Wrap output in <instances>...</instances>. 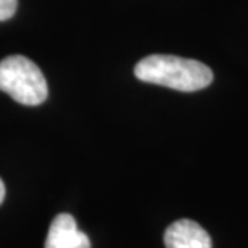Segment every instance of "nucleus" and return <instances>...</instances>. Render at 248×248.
Listing matches in <instances>:
<instances>
[{
    "instance_id": "nucleus-1",
    "label": "nucleus",
    "mask_w": 248,
    "mask_h": 248,
    "mask_svg": "<svg viewBox=\"0 0 248 248\" xmlns=\"http://www.w3.org/2000/svg\"><path fill=\"white\" fill-rule=\"evenodd\" d=\"M139 81L170 87L181 92H195L213 82V71L205 63L176 55H148L134 68Z\"/></svg>"
},
{
    "instance_id": "nucleus-2",
    "label": "nucleus",
    "mask_w": 248,
    "mask_h": 248,
    "mask_svg": "<svg viewBox=\"0 0 248 248\" xmlns=\"http://www.w3.org/2000/svg\"><path fill=\"white\" fill-rule=\"evenodd\" d=\"M0 91L26 107L41 105L48 95L41 68L23 55H10L0 62Z\"/></svg>"
},
{
    "instance_id": "nucleus-3",
    "label": "nucleus",
    "mask_w": 248,
    "mask_h": 248,
    "mask_svg": "<svg viewBox=\"0 0 248 248\" xmlns=\"http://www.w3.org/2000/svg\"><path fill=\"white\" fill-rule=\"evenodd\" d=\"M46 248H91V240L71 215L60 213L48 227Z\"/></svg>"
},
{
    "instance_id": "nucleus-4",
    "label": "nucleus",
    "mask_w": 248,
    "mask_h": 248,
    "mask_svg": "<svg viewBox=\"0 0 248 248\" xmlns=\"http://www.w3.org/2000/svg\"><path fill=\"white\" fill-rule=\"evenodd\" d=\"M166 248H211V237L195 221L179 219L165 232Z\"/></svg>"
},
{
    "instance_id": "nucleus-5",
    "label": "nucleus",
    "mask_w": 248,
    "mask_h": 248,
    "mask_svg": "<svg viewBox=\"0 0 248 248\" xmlns=\"http://www.w3.org/2000/svg\"><path fill=\"white\" fill-rule=\"evenodd\" d=\"M18 8V0H0V21H8L15 16Z\"/></svg>"
},
{
    "instance_id": "nucleus-6",
    "label": "nucleus",
    "mask_w": 248,
    "mask_h": 248,
    "mask_svg": "<svg viewBox=\"0 0 248 248\" xmlns=\"http://www.w3.org/2000/svg\"><path fill=\"white\" fill-rule=\"evenodd\" d=\"M3 198H5V186H3V181L0 179V205L3 203Z\"/></svg>"
}]
</instances>
